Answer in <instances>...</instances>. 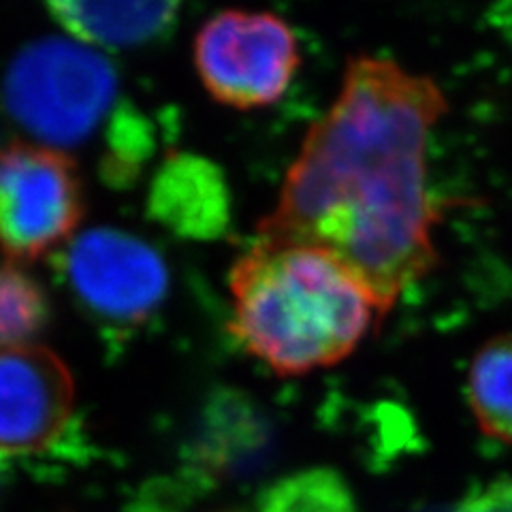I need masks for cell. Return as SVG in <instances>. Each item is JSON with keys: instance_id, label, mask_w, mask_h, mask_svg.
<instances>
[{"instance_id": "obj_1", "label": "cell", "mask_w": 512, "mask_h": 512, "mask_svg": "<svg viewBox=\"0 0 512 512\" xmlns=\"http://www.w3.org/2000/svg\"><path fill=\"white\" fill-rule=\"evenodd\" d=\"M446 114L431 75L384 56L348 58L256 237L329 250L370 288L384 318L440 261L429 141Z\"/></svg>"}, {"instance_id": "obj_2", "label": "cell", "mask_w": 512, "mask_h": 512, "mask_svg": "<svg viewBox=\"0 0 512 512\" xmlns=\"http://www.w3.org/2000/svg\"><path fill=\"white\" fill-rule=\"evenodd\" d=\"M227 282L235 342L284 378L342 363L382 320L355 271L308 244L256 237Z\"/></svg>"}, {"instance_id": "obj_3", "label": "cell", "mask_w": 512, "mask_h": 512, "mask_svg": "<svg viewBox=\"0 0 512 512\" xmlns=\"http://www.w3.org/2000/svg\"><path fill=\"white\" fill-rule=\"evenodd\" d=\"M118 75L92 45L47 37L15 56L3 82L9 116L47 148L86 141L109 111Z\"/></svg>"}, {"instance_id": "obj_4", "label": "cell", "mask_w": 512, "mask_h": 512, "mask_svg": "<svg viewBox=\"0 0 512 512\" xmlns=\"http://www.w3.org/2000/svg\"><path fill=\"white\" fill-rule=\"evenodd\" d=\"M299 67L295 30L271 11H218L195 37V69L205 92L237 111L276 105Z\"/></svg>"}, {"instance_id": "obj_5", "label": "cell", "mask_w": 512, "mask_h": 512, "mask_svg": "<svg viewBox=\"0 0 512 512\" xmlns=\"http://www.w3.org/2000/svg\"><path fill=\"white\" fill-rule=\"evenodd\" d=\"M84 188L73 158L41 143L0 150V252L32 263L73 239Z\"/></svg>"}, {"instance_id": "obj_6", "label": "cell", "mask_w": 512, "mask_h": 512, "mask_svg": "<svg viewBox=\"0 0 512 512\" xmlns=\"http://www.w3.org/2000/svg\"><path fill=\"white\" fill-rule=\"evenodd\" d=\"M62 261L75 299L107 325L143 323L169 291V269L160 252L120 229L99 227L73 237Z\"/></svg>"}, {"instance_id": "obj_7", "label": "cell", "mask_w": 512, "mask_h": 512, "mask_svg": "<svg viewBox=\"0 0 512 512\" xmlns=\"http://www.w3.org/2000/svg\"><path fill=\"white\" fill-rule=\"evenodd\" d=\"M75 382L45 346L0 352V453L30 455L52 446L67 427Z\"/></svg>"}, {"instance_id": "obj_8", "label": "cell", "mask_w": 512, "mask_h": 512, "mask_svg": "<svg viewBox=\"0 0 512 512\" xmlns=\"http://www.w3.org/2000/svg\"><path fill=\"white\" fill-rule=\"evenodd\" d=\"M71 35L92 47L128 50L152 43L173 26L182 0H45Z\"/></svg>"}, {"instance_id": "obj_9", "label": "cell", "mask_w": 512, "mask_h": 512, "mask_svg": "<svg viewBox=\"0 0 512 512\" xmlns=\"http://www.w3.org/2000/svg\"><path fill=\"white\" fill-rule=\"evenodd\" d=\"M224 186L205 160L178 154L160 167L150 190V212L165 227L190 237H203L222 224Z\"/></svg>"}, {"instance_id": "obj_10", "label": "cell", "mask_w": 512, "mask_h": 512, "mask_svg": "<svg viewBox=\"0 0 512 512\" xmlns=\"http://www.w3.org/2000/svg\"><path fill=\"white\" fill-rule=\"evenodd\" d=\"M466 391L480 431L512 446V333L495 335L476 350Z\"/></svg>"}, {"instance_id": "obj_11", "label": "cell", "mask_w": 512, "mask_h": 512, "mask_svg": "<svg viewBox=\"0 0 512 512\" xmlns=\"http://www.w3.org/2000/svg\"><path fill=\"white\" fill-rule=\"evenodd\" d=\"M256 512H359L346 478L331 468L288 474L269 485Z\"/></svg>"}, {"instance_id": "obj_12", "label": "cell", "mask_w": 512, "mask_h": 512, "mask_svg": "<svg viewBox=\"0 0 512 512\" xmlns=\"http://www.w3.org/2000/svg\"><path fill=\"white\" fill-rule=\"evenodd\" d=\"M50 320V301L39 280L18 263H0V352L28 346Z\"/></svg>"}]
</instances>
